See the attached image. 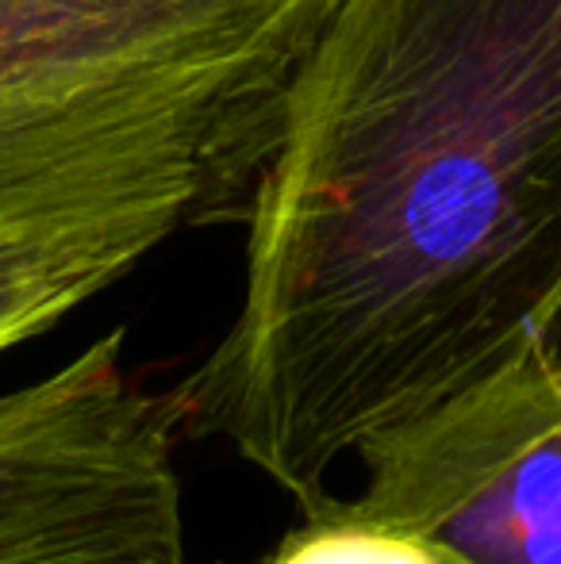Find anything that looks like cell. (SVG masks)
<instances>
[{
    "label": "cell",
    "mask_w": 561,
    "mask_h": 564,
    "mask_svg": "<svg viewBox=\"0 0 561 564\" xmlns=\"http://www.w3.org/2000/svg\"><path fill=\"white\" fill-rule=\"evenodd\" d=\"M235 119L154 93H0V354L255 188Z\"/></svg>",
    "instance_id": "2"
},
{
    "label": "cell",
    "mask_w": 561,
    "mask_h": 564,
    "mask_svg": "<svg viewBox=\"0 0 561 564\" xmlns=\"http://www.w3.org/2000/svg\"><path fill=\"white\" fill-rule=\"evenodd\" d=\"M123 338L0 395V564H188L181 395L131 380Z\"/></svg>",
    "instance_id": "3"
},
{
    "label": "cell",
    "mask_w": 561,
    "mask_h": 564,
    "mask_svg": "<svg viewBox=\"0 0 561 564\" xmlns=\"http://www.w3.org/2000/svg\"><path fill=\"white\" fill-rule=\"evenodd\" d=\"M335 0H0V93H173L281 116Z\"/></svg>",
    "instance_id": "5"
},
{
    "label": "cell",
    "mask_w": 561,
    "mask_h": 564,
    "mask_svg": "<svg viewBox=\"0 0 561 564\" xmlns=\"http://www.w3.org/2000/svg\"><path fill=\"white\" fill-rule=\"evenodd\" d=\"M358 496L323 503L439 564H561V354L527 341L454 395L369 434Z\"/></svg>",
    "instance_id": "4"
},
{
    "label": "cell",
    "mask_w": 561,
    "mask_h": 564,
    "mask_svg": "<svg viewBox=\"0 0 561 564\" xmlns=\"http://www.w3.org/2000/svg\"><path fill=\"white\" fill-rule=\"evenodd\" d=\"M561 323V0H335L247 204L235 327L177 388L315 511L369 434Z\"/></svg>",
    "instance_id": "1"
},
{
    "label": "cell",
    "mask_w": 561,
    "mask_h": 564,
    "mask_svg": "<svg viewBox=\"0 0 561 564\" xmlns=\"http://www.w3.org/2000/svg\"><path fill=\"white\" fill-rule=\"evenodd\" d=\"M266 564H439L427 550L381 527H366L320 503L284 534Z\"/></svg>",
    "instance_id": "6"
}]
</instances>
